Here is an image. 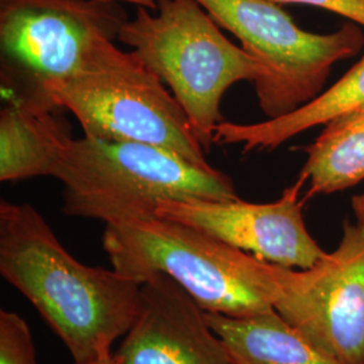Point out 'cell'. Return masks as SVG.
I'll use <instances>...</instances> for the list:
<instances>
[{
    "label": "cell",
    "instance_id": "obj_1",
    "mask_svg": "<svg viewBox=\"0 0 364 364\" xmlns=\"http://www.w3.org/2000/svg\"><path fill=\"white\" fill-rule=\"evenodd\" d=\"M0 274L26 297L76 364L112 352L130 329L144 282L75 259L30 204L0 203Z\"/></svg>",
    "mask_w": 364,
    "mask_h": 364
},
{
    "label": "cell",
    "instance_id": "obj_2",
    "mask_svg": "<svg viewBox=\"0 0 364 364\" xmlns=\"http://www.w3.org/2000/svg\"><path fill=\"white\" fill-rule=\"evenodd\" d=\"M54 177L64 183V213L105 224L156 216L170 201L239 200L227 174L136 142L72 138Z\"/></svg>",
    "mask_w": 364,
    "mask_h": 364
},
{
    "label": "cell",
    "instance_id": "obj_3",
    "mask_svg": "<svg viewBox=\"0 0 364 364\" xmlns=\"http://www.w3.org/2000/svg\"><path fill=\"white\" fill-rule=\"evenodd\" d=\"M103 248L117 273L141 282L166 274L205 312H269L278 297L275 264L178 221L151 216L105 224Z\"/></svg>",
    "mask_w": 364,
    "mask_h": 364
},
{
    "label": "cell",
    "instance_id": "obj_4",
    "mask_svg": "<svg viewBox=\"0 0 364 364\" xmlns=\"http://www.w3.org/2000/svg\"><path fill=\"white\" fill-rule=\"evenodd\" d=\"M127 19L117 1L0 0L1 90L9 92L7 100L53 103L45 91L49 82L132 64L136 54L115 45Z\"/></svg>",
    "mask_w": 364,
    "mask_h": 364
},
{
    "label": "cell",
    "instance_id": "obj_5",
    "mask_svg": "<svg viewBox=\"0 0 364 364\" xmlns=\"http://www.w3.org/2000/svg\"><path fill=\"white\" fill-rule=\"evenodd\" d=\"M156 11L136 7L117 41L169 87L207 153L223 122L224 93L239 81L258 84L264 70L221 33L197 0H156Z\"/></svg>",
    "mask_w": 364,
    "mask_h": 364
},
{
    "label": "cell",
    "instance_id": "obj_6",
    "mask_svg": "<svg viewBox=\"0 0 364 364\" xmlns=\"http://www.w3.org/2000/svg\"><path fill=\"white\" fill-rule=\"evenodd\" d=\"M197 1L263 68L264 78L254 88L260 109L270 119L287 115L317 97L332 66L363 48L359 27L346 25L326 36L308 33L270 0Z\"/></svg>",
    "mask_w": 364,
    "mask_h": 364
},
{
    "label": "cell",
    "instance_id": "obj_7",
    "mask_svg": "<svg viewBox=\"0 0 364 364\" xmlns=\"http://www.w3.org/2000/svg\"><path fill=\"white\" fill-rule=\"evenodd\" d=\"M45 91L76 117L84 136L151 144L210 166L181 105L139 58L112 70L53 81Z\"/></svg>",
    "mask_w": 364,
    "mask_h": 364
},
{
    "label": "cell",
    "instance_id": "obj_8",
    "mask_svg": "<svg viewBox=\"0 0 364 364\" xmlns=\"http://www.w3.org/2000/svg\"><path fill=\"white\" fill-rule=\"evenodd\" d=\"M274 311L343 364H364V225L344 223L338 247L306 270L274 266Z\"/></svg>",
    "mask_w": 364,
    "mask_h": 364
},
{
    "label": "cell",
    "instance_id": "obj_9",
    "mask_svg": "<svg viewBox=\"0 0 364 364\" xmlns=\"http://www.w3.org/2000/svg\"><path fill=\"white\" fill-rule=\"evenodd\" d=\"M299 178L278 201L252 204L230 201H170L156 216L178 221L210 235L258 259L287 269L306 270L324 258L326 251L308 232L302 218Z\"/></svg>",
    "mask_w": 364,
    "mask_h": 364
},
{
    "label": "cell",
    "instance_id": "obj_10",
    "mask_svg": "<svg viewBox=\"0 0 364 364\" xmlns=\"http://www.w3.org/2000/svg\"><path fill=\"white\" fill-rule=\"evenodd\" d=\"M123 364H235L205 311L169 275L149 277L117 350Z\"/></svg>",
    "mask_w": 364,
    "mask_h": 364
},
{
    "label": "cell",
    "instance_id": "obj_11",
    "mask_svg": "<svg viewBox=\"0 0 364 364\" xmlns=\"http://www.w3.org/2000/svg\"><path fill=\"white\" fill-rule=\"evenodd\" d=\"M50 102L10 99L0 112V181L53 176L72 139Z\"/></svg>",
    "mask_w": 364,
    "mask_h": 364
},
{
    "label": "cell",
    "instance_id": "obj_12",
    "mask_svg": "<svg viewBox=\"0 0 364 364\" xmlns=\"http://www.w3.org/2000/svg\"><path fill=\"white\" fill-rule=\"evenodd\" d=\"M364 108V57L324 93L296 111L255 124L221 122L215 130V144H240L243 153L255 149H275L293 136L318 124Z\"/></svg>",
    "mask_w": 364,
    "mask_h": 364
},
{
    "label": "cell",
    "instance_id": "obj_13",
    "mask_svg": "<svg viewBox=\"0 0 364 364\" xmlns=\"http://www.w3.org/2000/svg\"><path fill=\"white\" fill-rule=\"evenodd\" d=\"M235 364H343L314 347L275 311L251 316L205 312Z\"/></svg>",
    "mask_w": 364,
    "mask_h": 364
},
{
    "label": "cell",
    "instance_id": "obj_14",
    "mask_svg": "<svg viewBox=\"0 0 364 364\" xmlns=\"http://www.w3.org/2000/svg\"><path fill=\"white\" fill-rule=\"evenodd\" d=\"M299 178L313 195L346 191L364 180V108L329 122L314 144Z\"/></svg>",
    "mask_w": 364,
    "mask_h": 364
},
{
    "label": "cell",
    "instance_id": "obj_15",
    "mask_svg": "<svg viewBox=\"0 0 364 364\" xmlns=\"http://www.w3.org/2000/svg\"><path fill=\"white\" fill-rule=\"evenodd\" d=\"M0 364H37L30 328L18 313L0 312Z\"/></svg>",
    "mask_w": 364,
    "mask_h": 364
},
{
    "label": "cell",
    "instance_id": "obj_16",
    "mask_svg": "<svg viewBox=\"0 0 364 364\" xmlns=\"http://www.w3.org/2000/svg\"><path fill=\"white\" fill-rule=\"evenodd\" d=\"M277 4H306L350 18L364 26V0H270Z\"/></svg>",
    "mask_w": 364,
    "mask_h": 364
},
{
    "label": "cell",
    "instance_id": "obj_17",
    "mask_svg": "<svg viewBox=\"0 0 364 364\" xmlns=\"http://www.w3.org/2000/svg\"><path fill=\"white\" fill-rule=\"evenodd\" d=\"M352 209L355 212L358 223L364 225V193L363 195L355 196L352 198Z\"/></svg>",
    "mask_w": 364,
    "mask_h": 364
},
{
    "label": "cell",
    "instance_id": "obj_18",
    "mask_svg": "<svg viewBox=\"0 0 364 364\" xmlns=\"http://www.w3.org/2000/svg\"><path fill=\"white\" fill-rule=\"evenodd\" d=\"M107 1H117V3H130L135 4L136 7H144L150 11H156V0H107Z\"/></svg>",
    "mask_w": 364,
    "mask_h": 364
},
{
    "label": "cell",
    "instance_id": "obj_19",
    "mask_svg": "<svg viewBox=\"0 0 364 364\" xmlns=\"http://www.w3.org/2000/svg\"><path fill=\"white\" fill-rule=\"evenodd\" d=\"M90 364H123L122 363V358L119 356L117 352H109L107 355H103L102 358L96 359L95 362H92Z\"/></svg>",
    "mask_w": 364,
    "mask_h": 364
}]
</instances>
